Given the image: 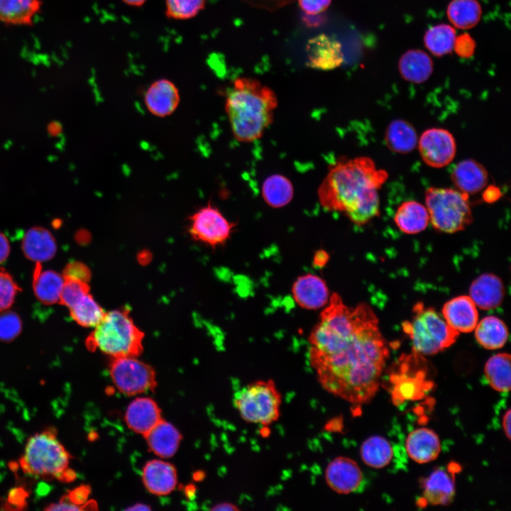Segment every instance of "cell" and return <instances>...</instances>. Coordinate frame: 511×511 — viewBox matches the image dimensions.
<instances>
[{
  "mask_svg": "<svg viewBox=\"0 0 511 511\" xmlns=\"http://www.w3.org/2000/svg\"><path fill=\"white\" fill-rule=\"evenodd\" d=\"M329 256L324 250H319L314 254L313 263L317 268L324 267L329 261Z\"/></svg>",
  "mask_w": 511,
  "mask_h": 511,
  "instance_id": "48",
  "label": "cell"
},
{
  "mask_svg": "<svg viewBox=\"0 0 511 511\" xmlns=\"http://www.w3.org/2000/svg\"><path fill=\"white\" fill-rule=\"evenodd\" d=\"M144 437L149 449L160 458L172 457L179 448L182 436L170 422L160 420Z\"/></svg>",
  "mask_w": 511,
  "mask_h": 511,
  "instance_id": "24",
  "label": "cell"
},
{
  "mask_svg": "<svg viewBox=\"0 0 511 511\" xmlns=\"http://www.w3.org/2000/svg\"><path fill=\"white\" fill-rule=\"evenodd\" d=\"M10 253V245L6 236L0 232V264L4 262Z\"/></svg>",
  "mask_w": 511,
  "mask_h": 511,
  "instance_id": "47",
  "label": "cell"
},
{
  "mask_svg": "<svg viewBox=\"0 0 511 511\" xmlns=\"http://www.w3.org/2000/svg\"><path fill=\"white\" fill-rule=\"evenodd\" d=\"M180 95L177 86L167 79L153 82L144 94V104L148 111L158 117L171 115L177 108Z\"/></svg>",
  "mask_w": 511,
  "mask_h": 511,
  "instance_id": "15",
  "label": "cell"
},
{
  "mask_svg": "<svg viewBox=\"0 0 511 511\" xmlns=\"http://www.w3.org/2000/svg\"><path fill=\"white\" fill-rule=\"evenodd\" d=\"M188 232L194 241L212 248L225 243L236 223L229 221L211 200L188 217Z\"/></svg>",
  "mask_w": 511,
  "mask_h": 511,
  "instance_id": "10",
  "label": "cell"
},
{
  "mask_svg": "<svg viewBox=\"0 0 511 511\" xmlns=\"http://www.w3.org/2000/svg\"><path fill=\"white\" fill-rule=\"evenodd\" d=\"M394 221L403 233L415 234L427 227L429 215L426 206L414 200H407L397 207Z\"/></svg>",
  "mask_w": 511,
  "mask_h": 511,
  "instance_id": "26",
  "label": "cell"
},
{
  "mask_svg": "<svg viewBox=\"0 0 511 511\" xmlns=\"http://www.w3.org/2000/svg\"><path fill=\"white\" fill-rule=\"evenodd\" d=\"M385 141L392 152L401 154L412 152L417 145V131L412 123L405 119H394L388 126Z\"/></svg>",
  "mask_w": 511,
  "mask_h": 511,
  "instance_id": "27",
  "label": "cell"
},
{
  "mask_svg": "<svg viewBox=\"0 0 511 511\" xmlns=\"http://www.w3.org/2000/svg\"><path fill=\"white\" fill-rule=\"evenodd\" d=\"M41 0H0V23L11 26L33 24L40 11Z\"/></svg>",
  "mask_w": 511,
  "mask_h": 511,
  "instance_id": "25",
  "label": "cell"
},
{
  "mask_svg": "<svg viewBox=\"0 0 511 511\" xmlns=\"http://www.w3.org/2000/svg\"><path fill=\"white\" fill-rule=\"evenodd\" d=\"M439 468L434 470L422 483L423 500L425 505H448L454 499L456 493L455 473L456 470Z\"/></svg>",
  "mask_w": 511,
  "mask_h": 511,
  "instance_id": "14",
  "label": "cell"
},
{
  "mask_svg": "<svg viewBox=\"0 0 511 511\" xmlns=\"http://www.w3.org/2000/svg\"><path fill=\"white\" fill-rule=\"evenodd\" d=\"M22 249L27 258L40 263L54 257L57 245L50 231L41 226H35L29 229L24 234Z\"/></svg>",
  "mask_w": 511,
  "mask_h": 511,
  "instance_id": "23",
  "label": "cell"
},
{
  "mask_svg": "<svg viewBox=\"0 0 511 511\" xmlns=\"http://www.w3.org/2000/svg\"><path fill=\"white\" fill-rule=\"evenodd\" d=\"M475 48V44L470 36L462 35L456 38L454 48L458 55L461 57L470 56Z\"/></svg>",
  "mask_w": 511,
  "mask_h": 511,
  "instance_id": "43",
  "label": "cell"
},
{
  "mask_svg": "<svg viewBox=\"0 0 511 511\" xmlns=\"http://www.w3.org/2000/svg\"><path fill=\"white\" fill-rule=\"evenodd\" d=\"M162 419L161 411L157 403L146 397L132 400L125 412V422L128 428L143 436Z\"/></svg>",
  "mask_w": 511,
  "mask_h": 511,
  "instance_id": "18",
  "label": "cell"
},
{
  "mask_svg": "<svg viewBox=\"0 0 511 511\" xmlns=\"http://www.w3.org/2000/svg\"><path fill=\"white\" fill-rule=\"evenodd\" d=\"M442 314L448 325L458 333L473 331L478 322L476 305L467 295L458 296L446 302L443 306Z\"/></svg>",
  "mask_w": 511,
  "mask_h": 511,
  "instance_id": "17",
  "label": "cell"
},
{
  "mask_svg": "<svg viewBox=\"0 0 511 511\" xmlns=\"http://www.w3.org/2000/svg\"><path fill=\"white\" fill-rule=\"evenodd\" d=\"M89 490L85 486L80 487L73 490L68 496L75 503L82 506L86 501L89 495Z\"/></svg>",
  "mask_w": 511,
  "mask_h": 511,
  "instance_id": "46",
  "label": "cell"
},
{
  "mask_svg": "<svg viewBox=\"0 0 511 511\" xmlns=\"http://www.w3.org/2000/svg\"><path fill=\"white\" fill-rule=\"evenodd\" d=\"M446 13L454 27L468 29L478 23L482 10L476 0H453L448 5Z\"/></svg>",
  "mask_w": 511,
  "mask_h": 511,
  "instance_id": "33",
  "label": "cell"
},
{
  "mask_svg": "<svg viewBox=\"0 0 511 511\" xmlns=\"http://www.w3.org/2000/svg\"><path fill=\"white\" fill-rule=\"evenodd\" d=\"M70 455L51 430L32 436L21 459L23 471L39 477L69 479Z\"/></svg>",
  "mask_w": 511,
  "mask_h": 511,
  "instance_id": "5",
  "label": "cell"
},
{
  "mask_svg": "<svg viewBox=\"0 0 511 511\" xmlns=\"http://www.w3.org/2000/svg\"><path fill=\"white\" fill-rule=\"evenodd\" d=\"M212 510H238V508L229 502H223L216 505L211 508Z\"/></svg>",
  "mask_w": 511,
  "mask_h": 511,
  "instance_id": "50",
  "label": "cell"
},
{
  "mask_svg": "<svg viewBox=\"0 0 511 511\" xmlns=\"http://www.w3.org/2000/svg\"><path fill=\"white\" fill-rule=\"evenodd\" d=\"M363 461L368 466L382 468L392 460L393 452L390 443L384 437L373 436L366 439L360 449Z\"/></svg>",
  "mask_w": 511,
  "mask_h": 511,
  "instance_id": "34",
  "label": "cell"
},
{
  "mask_svg": "<svg viewBox=\"0 0 511 511\" xmlns=\"http://www.w3.org/2000/svg\"><path fill=\"white\" fill-rule=\"evenodd\" d=\"M511 411L510 409L505 412L502 418V428L507 439H510Z\"/></svg>",
  "mask_w": 511,
  "mask_h": 511,
  "instance_id": "49",
  "label": "cell"
},
{
  "mask_svg": "<svg viewBox=\"0 0 511 511\" xmlns=\"http://www.w3.org/2000/svg\"><path fill=\"white\" fill-rule=\"evenodd\" d=\"M89 291L90 287L87 282L64 277V285L59 302L70 308L78 299Z\"/></svg>",
  "mask_w": 511,
  "mask_h": 511,
  "instance_id": "38",
  "label": "cell"
},
{
  "mask_svg": "<svg viewBox=\"0 0 511 511\" xmlns=\"http://www.w3.org/2000/svg\"><path fill=\"white\" fill-rule=\"evenodd\" d=\"M388 178L369 157L341 158L320 183L318 199L326 210L343 212L355 224L364 225L379 215L378 191Z\"/></svg>",
  "mask_w": 511,
  "mask_h": 511,
  "instance_id": "2",
  "label": "cell"
},
{
  "mask_svg": "<svg viewBox=\"0 0 511 511\" xmlns=\"http://www.w3.org/2000/svg\"><path fill=\"white\" fill-rule=\"evenodd\" d=\"M62 275L65 278H75L88 283L91 278V271L84 263L72 261L65 267Z\"/></svg>",
  "mask_w": 511,
  "mask_h": 511,
  "instance_id": "41",
  "label": "cell"
},
{
  "mask_svg": "<svg viewBox=\"0 0 511 511\" xmlns=\"http://www.w3.org/2000/svg\"><path fill=\"white\" fill-rule=\"evenodd\" d=\"M308 341L309 363L326 392L356 406L375 397L389 350L368 304L349 307L333 293Z\"/></svg>",
  "mask_w": 511,
  "mask_h": 511,
  "instance_id": "1",
  "label": "cell"
},
{
  "mask_svg": "<svg viewBox=\"0 0 511 511\" xmlns=\"http://www.w3.org/2000/svg\"><path fill=\"white\" fill-rule=\"evenodd\" d=\"M127 510H150L149 507L146 505L143 504H136L134 505L133 507L128 508Z\"/></svg>",
  "mask_w": 511,
  "mask_h": 511,
  "instance_id": "52",
  "label": "cell"
},
{
  "mask_svg": "<svg viewBox=\"0 0 511 511\" xmlns=\"http://www.w3.org/2000/svg\"><path fill=\"white\" fill-rule=\"evenodd\" d=\"M505 287L500 278L492 273L478 277L470 287V297L483 309L498 307L504 297Z\"/></svg>",
  "mask_w": 511,
  "mask_h": 511,
  "instance_id": "21",
  "label": "cell"
},
{
  "mask_svg": "<svg viewBox=\"0 0 511 511\" xmlns=\"http://www.w3.org/2000/svg\"><path fill=\"white\" fill-rule=\"evenodd\" d=\"M417 147L424 163L434 168L444 167L450 164L456 152L454 136L443 128L425 130L418 139Z\"/></svg>",
  "mask_w": 511,
  "mask_h": 511,
  "instance_id": "11",
  "label": "cell"
},
{
  "mask_svg": "<svg viewBox=\"0 0 511 511\" xmlns=\"http://www.w3.org/2000/svg\"><path fill=\"white\" fill-rule=\"evenodd\" d=\"M475 330L477 342L490 350L502 347L508 339V330L502 320L495 316H488L478 322Z\"/></svg>",
  "mask_w": 511,
  "mask_h": 511,
  "instance_id": "30",
  "label": "cell"
},
{
  "mask_svg": "<svg viewBox=\"0 0 511 511\" xmlns=\"http://www.w3.org/2000/svg\"><path fill=\"white\" fill-rule=\"evenodd\" d=\"M307 66L319 70H331L341 66L344 56L341 43L322 33L310 38L306 45Z\"/></svg>",
  "mask_w": 511,
  "mask_h": 511,
  "instance_id": "12",
  "label": "cell"
},
{
  "mask_svg": "<svg viewBox=\"0 0 511 511\" xmlns=\"http://www.w3.org/2000/svg\"><path fill=\"white\" fill-rule=\"evenodd\" d=\"M484 373L495 390L508 392L510 390V355L502 353L491 356L485 365Z\"/></svg>",
  "mask_w": 511,
  "mask_h": 511,
  "instance_id": "32",
  "label": "cell"
},
{
  "mask_svg": "<svg viewBox=\"0 0 511 511\" xmlns=\"http://www.w3.org/2000/svg\"><path fill=\"white\" fill-rule=\"evenodd\" d=\"M425 204L429 221L440 232L461 231L473 221L469 195L457 189L431 187L425 192Z\"/></svg>",
  "mask_w": 511,
  "mask_h": 511,
  "instance_id": "7",
  "label": "cell"
},
{
  "mask_svg": "<svg viewBox=\"0 0 511 511\" xmlns=\"http://www.w3.org/2000/svg\"><path fill=\"white\" fill-rule=\"evenodd\" d=\"M261 194L268 205L273 208H280L288 204L292 199L294 187L287 177L275 174L264 180Z\"/></svg>",
  "mask_w": 511,
  "mask_h": 511,
  "instance_id": "31",
  "label": "cell"
},
{
  "mask_svg": "<svg viewBox=\"0 0 511 511\" xmlns=\"http://www.w3.org/2000/svg\"><path fill=\"white\" fill-rule=\"evenodd\" d=\"M324 478L328 486L339 494H350L358 490L363 475L358 463L346 456H338L327 465Z\"/></svg>",
  "mask_w": 511,
  "mask_h": 511,
  "instance_id": "13",
  "label": "cell"
},
{
  "mask_svg": "<svg viewBox=\"0 0 511 511\" xmlns=\"http://www.w3.org/2000/svg\"><path fill=\"white\" fill-rule=\"evenodd\" d=\"M206 0H165V15L174 20H187L204 9Z\"/></svg>",
  "mask_w": 511,
  "mask_h": 511,
  "instance_id": "37",
  "label": "cell"
},
{
  "mask_svg": "<svg viewBox=\"0 0 511 511\" xmlns=\"http://www.w3.org/2000/svg\"><path fill=\"white\" fill-rule=\"evenodd\" d=\"M409 456L419 463L435 460L441 451V441L432 429L419 428L412 432L406 440Z\"/></svg>",
  "mask_w": 511,
  "mask_h": 511,
  "instance_id": "22",
  "label": "cell"
},
{
  "mask_svg": "<svg viewBox=\"0 0 511 511\" xmlns=\"http://www.w3.org/2000/svg\"><path fill=\"white\" fill-rule=\"evenodd\" d=\"M278 104L275 92L259 80L246 77L234 79L224 109L235 139L241 143L260 139L273 123Z\"/></svg>",
  "mask_w": 511,
  "mask_h": 511,
  "instance_id": "3",
  "label": "cell"
},
{
  "mask_svg": "<svg viewBox=\"0 0 511 511\" xmlns=\"http://www.w3.org/2000/svg\"><path fill=\"white\" fill-rule=\"evenodd\" d=\"M299 6L307 15H318L325 11L331 0H297Z\"/></svg>",
  "mask_w": 511,
  "mask_h": 511,
  "instance_id": "42",
  "label": "cell"
},
{
  "mask_svg": "<svg viewBox=\"0 0 511 511\" xmlns=\"http://www.w3.org/2000/svg\"><path fill=\"white\" fill-rule=\"evenodd\" d=\"M82 507L80 505L75 503L69 497L67 499L60 500V502L50 505L47 510H79Z\"/></svg>",
  "mask_w": 511,
  "mask_h": 511,
  "instance_id": "45",
  "label": "cell"
},
{
  "mask_svg": "<svg viewBox=\"0 0 511 511\" xmlns=\"http://www.w3.org/2000/svg\"><path fill=\"white\" fill-rule=\"evenodd\" d=\"M142 480L147 490L156 495L170 494L177 483V471L169 462L155 459L148 461L142 471Z\"/></svg>",
  "mask_w": 511,
  "mask_h": 511,
  "instance_id": "19",
  "label": "cell"
},
{
  "mask_svg": "<svg viewBox=\"0 0 511 511\" xmlns=\"http://www.w3.org/2000/svg\"><path fill=\"white\" fill-rule=\"evenodd\" d=\"M22 321L15 312L0 314V341H11L21 332Z\"/></svg>",
  "mask_w": 511,
  "mask_h": 511,
  "instance_id": "39",
  "label": "cell"
},
{
  "mask_svg": "<svg viewBox=\"0 0 511 511\" xmlns=\"http://www.w3.org/2000/svg\"><path fill=\"white\" fill-rule=\"evenodd\" d=\"M68 309L71 317L84 327H94L106 312L89 292L78 299Z\"/></svg>",
  "mask_w": 511,
  "mask_h": 511,
  "instance_id": "36",
  "label": "cell"
},
{
  "mask_svg": "<svg viewBox=\"0 0 511 511\" xmlns=\"http://www.w3.org/2000/svg\"><path fill=\"white\" fill-rule=\"evenodd\" d=\"M282 396L273 380L252 382L238 391L234 407L243 420L268 427L280 415Z\"/></svg>",
  "mask_w": 511,
  "mask_h": 511,
  "instance_id": "8",
  "label": "cell"
},
{
  "mask_svg": "<svg viewBox=\"0 0 511 511\" xmlns=\"http://www.w3.org/2000/svg\"><path fill=\"white\" fill-rule=\"evenodd\" d=\"M126 4L132 6H141L145 4L147 0H122Z\"/></svg>",
  "mask_w": 511,
  "mask_h": 511,
  "instance_id": "51",
  "label": "cell"
},
{
  "mask_svg": "<svg viewBox=\"0 0 511 511\" xmlns=\"http://www.w3.org/2000/svg\"><path fill=\"white\" fill-rule=\"evenodd\" d=\"M410 322L402 324L409 335L414 352L419 355H433L451 346L459 333L450 327L432 308H425L419 302L414 307Z\"/></svg>",
  "mask_w": 511,
  "mask_h": 511,
  "instance_id": "6",
  "label": "cell"
},
{
  "mask_svg": "<svg viewBox=\"0 0 511 511\" xmlns=\"http://www.w3.org/2000/svg\"><path fill=\"white\" fill-rule=\"evenodd\" d=\"M87 337V348L99 350L111 358L137 357L143 352L144 333L134 324L126 308L105 312Z\"/></svg>",
  "mask_w": 511,
  "mask_h": 511,
  "instance_id": "4",
  "label": "cell"
},
{
  "mask_svg": "<svg viewBox=\"0 0 511 511\" xmlns=\"http://www.w3.org/2000/svg\"><path fill=\"white\" fill-rule=\"evenodd\" d=\"M109 372L115 387L127 395L141 394L156 386L153 368L136 357L111 358Z\"/></svg>",
  "mask_w": 511,
  "mask_h": 511,
  "instance_id": "9",
  "label": "cell"
},
{
  "mask_svg": "<svg viewBox=\"0 0 511 511\" xmlns=\"http://www.w3.org/2000/svg\"><path fill=\"white\" fill-rule=\"evenodd\" d=\"M251 5L265 8L267 9H275L285 6L293 0H244Z\"/></svg>",
  "mask_w": 511,
  "mask_h": 511,
  "instance_id": "44",
  "label": "cell"
},
{
  "mask_svg": "<svg viewBox=\"0 0 511 511\" xmlns=\"http://www.w3.org/2000/svg\"><path fill=\"white\" fill-rule=\"evenodd\" d=\"M456 38L454 27L441 23L427 30L424 40L426 48L433 55L441 57L452 51Z\"/></svg>",
  "mask_w": 511,
  "mask_h": 511,
  "instance_id": "35",
  "label": "cell"
},
{
  "mask_svg": "<svg viewBox=\"0 0 511 511\" xmlns=\"http://www.w3.org/2000/svg\"><path fill=\"white\" fill-rule=\"evenodd\" d=\"M297 304L307 309H317L326 306L330 294L326 282L319 276L307 273L297 278L292 287Z\"/></svg>",
  "mask_w": 511,
  "mask_h": 511,
  "instance_id": "16",
  "label": "cell"
},
{
  "mask_svg": "<svg viewBox=\"0 0 511 511\" xmlns=\"http://www.w3.org/2000/svg\"><path fill=\"white\" fill-rule=\"evenodd\" d=\"M451 177L456 189L468 195L479 192L488 182L487 170L473 159H464L456 164Z\"/></svg>",
  "mask_w": 511,
  "mask_h": 511,
  "instance_id": "20",
  "label": "cell"
},
{
  "mask_svg": "<svg viewBox=\"0 0 511 511\" xmlns=\"http://www.w3.org/2000/svg\"><path fill=\"white\" fill-rule=\"evenodd\" d=\"M63 285V275L50 270L42 271L40 263H36L33 287L39 301L45 304L59 302Z\"/></svg>",
  "mask_w": 511,
  "mask_h": 511,
  "instance_id": "28",
  "label": "cell"
},
{
  "mask_svg": "<svg viewBox=\"0 0 511 511\" xmlns=\"http://www.w3.org/2000/svg\"><path fill=\"white\" fill-rule=\"evenodd\" d=\"M398 67L405 80L419 84L425 82L432 75L433 63L430 57L424 51L411 50L401 57Z\"/></svg>",
  "mask_w": 511,
  "mask_h": 511,
  "instance_id": "29",
  "label": "cell"
},
{
  "mask_svg": "<svg viewBox=\"0 0 511 511\" xmlns=\"http://www.w3.org/2000/svg\"><path fill=\"white\" fill-rule=\"evenodd\" d=\"M19 291L21 288L12 276L8 272L0 270V312L12 305Z\"/></svg>",
  "mask_w": 511,
  "mask_h": 511,
  "instance_id": "40",
  "label": "cell"
}]
</instances>
